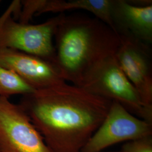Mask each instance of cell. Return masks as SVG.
I'll use <instances>...</instances> for the list:
<instances>
[{
    "instance_id": "obj_12",
    "label": "cell",
    "mask_w": 152,
    "mask_h": 152,
    "mask_svg": "<svg viewBox=\"0 0 152 152\" xmlns=\"http://www.w3.org/2000/svg\"><path fill=\"white\" fill-rule=\"evenodd\" d=\"M122 152H152V136L127 141L122 147Z\"/></svg>"
},
{
    "instance_id": "obj_5",
    "label": "cell",
    "mask_w": 152,
    "mask_h": 152,
    "mask_svg": "<svg viewBox=\"0 0 152 152\" xmlns=\"http://www.w3.org/2000/svg\"><path fill=\"white\" fill-rule=\"evenodd\" d=\"M0 152H51L22 107L1 96Z\"/></svg>"
},
{
    "instance_id": "obj_10",
    "label": "cell",
    "mask_w": 152,
    "mask_h": 152,
    "mask_svg": "<svg viewBox=\"0 0 152 152\" xmlns=\"http://www.w3.org/2000/svg\"><path fill=\"white\" fill-rule=\"evenodd\" d=\"M111 6L112 0H45L39 15L47 12L61 14L70 10H85L91 12L114 31Z\"/></svg>"
},
{
    "instance_id": "obj_3",
    "label": "cell",
    "mask_w": 152,
    "mask_h": 152,
    "mask_svg": "<svg viewBox=\"0 0 152 152\" xmlns=\"http://www.w3.org/2000/svg\"><path fill=\"white\" fill-rule=\"evenodd\" d=\"M21 7V1H14L0 16V50H16L44 58L55 65L53 38L64 13L39 24H23L12 16Z\"/></svg>"
},
{
    "instance_id": "obj_13",
    "label": "cell",
    "mask_w": 152,
    "mask_h": 152,
    "mask_svg": "<svg viewBox=\"0 0 152 152\" xmlns=\"http://www.w3.org/2000/svg\"><path fill=\"white\" fill-rule=\"evenodd\" d=\"M122 152L121 151H120V152Z\"/></svg>"
},
{
    "instance_id": "obj_4",
    "label": "cell",
    "mask_w": 152,
    "mask_h": 152,
    "mask_svg": "<svg viewBox=\"0 0 152 152\" xmlns=\"http://www.w3.org/2000/svg\"><path fill=\"white\" fill-rule=\"evenodd\" d=\"M81 87L120 104L131 114L152 124V109L144 104L135 87L121 69L115 54L96 66Z\"/></svg>"
},
{
    "instance_id": "obj_9",
    "label": "cell",
    "mask_w": 152,
    "mask_h": 152,
    "mask_svg": "<svg viewBox=\"0 0 152 152\" xmlns=\"http://www.w3.org/2000/svg\"><path fill=\"white\" fill-rule=\"evenodd\" d=\"M111 18L120 36L152 42V5L140 6L129 1L112 0Z\"/></svg>"
},
{
    "instance_id": "obj_14",
    "label": "cell",
    "mask_w": 152,
    "mask_h": 152,
    "mask_svg": "<svg viewBox=\"0 0 152 152\" xmlns=\"http://www.w3.org/2000/svg\"><path fill=\"white\" fill-rule=\"evenodd\" d=\"M0 2H1V1H0Z\"/></svg>"
},
{
    "instance_id": "obj_1",
    "label": "cell",
    "mask_w": 152,
    "mask_h": 152,
    "mask_svg": "<svg viewBox=\"0 0 152 152\" xmlns=\"http://www.w3.org/2000/svg\"><path fill=\"white\" fill-rule=\"evenodd\" d=\"M111 100L66 82L23 95L19 105L51 152H81L108 113Z\"/></svg>"
},
{
    "instance_id": "obj_11",
    "label": "cell",
    "mask_w": 152,
    "mask_h": 152,
    "mask_svg": "<svg viewBox=\"0 0 152 152\" xmlns=\"http://www.w3.org/2000/svg\"><path fill=\"white\" fill-rule=\"evenodd\" d=\"M35 91L15 72L0 64V96L9 98L11 95H23Z\"/></svg>"
},
{
    "instance_id": "obj_2",
    "label": "cell",
    "mask_w": 152,
    "mask_h": 152,
    "mask_svg": "<svg viewBox=\"0 0 152 152\" xmlns=\"http://www.w3.org/2000/svg\"><path fill=\"white\" fill-rule=\"evenodd\" d=\"M55 63L65 81L82 87L94 69L115 54L120 36L96 18L63 15L56 29Z\"/></svg>"
},
{
    "instance_id": "obj_8",
    "label": "cell",
    "mask_w": 152,
    "mask_h": 152,
    "mask_svg": "<svg viewBox=\"0 0 152 152\" xmlns=\"http://www.w3.org/2000/svg\"><path fill=\"white\" fill-rule=\"evenodd\" d=\"M0 64L15 72L35 90L66 82L53 63L16 50H0Z\"/></svg>"
},
{
    "instance_id": "obj_6",
    "label": "cell",
    "mask_w": 152,
    "mask_h": 152,
    "mask_svg": "<svg viewBox=\"0 0 152 152\" xmlns=\"http://www.w3.org/2000/svg\"><path fill=\"white\" fill-rule=\"evenodd\" d=\"M152 124L112 102L106 117L81 152H100L112 145L152 136Z\"/></svg>"
},
{
    "instance_id": "obj_7",
    "label": "cell",
    "mask_w": 152,
    "mask_h": 152,
    "mask_svg": "<svg viewBox=\"0 0 152 152\" xmlns=\"http://www.w3.org/2000/svg\"><path fill=\"white\" fill-rule=\"evenodd\" d=\"M115 58L121 69L139 92L144 104L152 109V51L148 44L120 36Z\"/></svg>"
}]
</instances>
